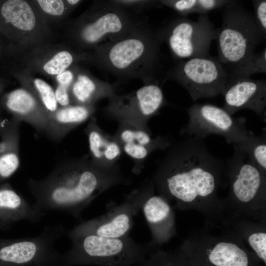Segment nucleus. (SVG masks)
Segmentation results:
<instances>
[{
  "instance_id": "nucleus-1",
  "label": "nucleus",
  "mask_w": 266,
  "mask_h": 266,
  "mask_svg": "<svg viewBox=\"0 0 266 266\" xmlns=\"http://www.w3.org/2000/svg\"><path fill=\"white\" fill-rule=\"evenodd\" d=\"M182 136L170 143L151 179L158 194L173 209L200 213L203 228L213 230L224 214L218 191L228 186L226 162L209 152L204 139Z\"/></svg>"
},
{
  "instance_id": "nucleus-2",
  "label": "nucleus",
  "mask_w": 266,
  "mask_h": 266,
  "mask_svg": "<svg viewBox=\"0 0 266 266\" xmlns=\"http://www.w3.org/2000/svg\"><path fill=\"white\" fill-rule=\"evenodd\" d=\"M129 182L117 165L101 166L86 155L60 162L46 177L30 178L27 185L34 198L33 205L44 216L48 211H59L79 218L102 193Z\"/></svg>"
},
{
  "instance_id": "nucleus-3",
  "label": "nucleus",
  "mask_w": 266,
  "mask_h": 266,
  "mask_svg": "<svg viewBox=\"0 0 266 266\" xmlns=\"http://www.w3.org/2000/svg\"><path fill=\"white\" fill-rule=\"evenodd\" d=\"M233 147V156L226 161L229 189L223 198L224 216L266 221V175L243 149Z\"/></svg>"
},
{
  "instance_id": "nucleus-4",
  "label": "nucleus",
  "mask_w": 266,
  "mask_h": 266,
  "mask_svg": "<svg viewBox=\"0 0 266 266\" xmlns=\"http://www.w3.org/2000/svg\"><path fill=\"white\" fill-rule=\"evenodd\" d=\"M67 236L71 246L60 254V266H132L140 264L154 251L149 242L139 243L129 236L111 238L90 233Z\"/></svg>"
},
{
  "instance_id": "nucleus-5",
  "label": "nucleus",
  "mask_w": 266,
  "mask_h": 266,
  "mask_svg": "<svg viewBox=\"0 0 266 266\" xmlns=\"http://www.w3.org/2000/svg\"><path fill=\"white\" fill-rule=\"evenodd\" d=\"M213 233L203 227L179 247L191 266H265L237 237L224 231Z\"/></svg>"
},
{
  "instance_id": "nucleus-6",
  "label": "nucleus",
  "mask_w": 266,
  "mask_h": 266,
  "mask_svg": "<svg viewBox=\"0 0 266 266\" xmlns=\"http://www.w3.org/2000/svg\"><path fill=\"white\" fill-rule=\"evenodd\" d=\"M264 38L253 14L240 2L232 0L224 6L222 26L216 38L217 58L224 66H234L245 62Z\"/></svg>"
},
{
  "instance_id": "nucleus-7",
  "label": "nucleus",
  "mask_w": 266,
  "mask_h": 266,
  "mask_svg": "<svg viewBox=\"0 0 266 266\" xmlns=\"http://www.w3.org/2000/svg\"><path fill=\"white\" fill-rule=\"evenodd\" d=\"M134 29L104 44V68L121 75H152L157 66L161 40L158 33Z\"/></svg>"
},
{
  "instance_id": "nucleus-8",
  "label": "nucleus",
  "mask_w": 266,
  "mask_h": 266,
  "mask_svg": "<svg viewBox=\"0 0 266 266\" xmlns=\"http://www.w3.org/2000/svg\"><path fill=\"white\" fill-rule=\"evenodd\" d=\"M155 192L152 179H146L121 203L110 205L104 214L82 221L67 232V235L90 233L111 238L128 236L133 225L134 217L142 209L146 199Z\"/></svg>"
},
{
  "instance_id": "nucleus-9",
  "label": "nucleus",
  "mask_w": 266,
  "mask_h": 266,
  "mask_svg": "<svg viewBox=\"0 0 266 266\" xmlns=\"http://www.w3.org/2000/svg\"><path fill=\"white\" fill-rule=\"evenodd\" d=\"M187 110L188 121L181 130V135L204 139L217 134L228 144L239 145L254 134L247 128L245 117H234L214 104L195 103Z\"/></svg>"
},
{
  "instance_id": "nucleus-10",
  "label": "nucleus",
  "mask_w": 266,
  "mask_h": 266,
  "mask_svg": "<svg viewBox=\"0 0 266 266\" xmlns=\"http://www.w3.org/2000/svg\"><path fill=\"white\" fill-rule=\"evenodd\" d=\"M167 76L181 85L194 101L223 95L229 82L224 66L210 56L180 61Z\"/></svg>"
},
{
  "instance_id": "nucleus-11",
  "label": "nucleus",
  "mask_w": 266,
  "mask_h": 266,
  "mask_svg": "<svg viewBox=\"0 0 266 266\" xmlns=\"http://www.w3.org/2000/svg\"><path fill=\"white\" fill-rule=\"evenodd\" d=\"M65 233L59 224L45 227L36 236L0 239V266L58 265L60 254L54 245Z\"/></svg>"
},
{
  "instance_id": "nucleus-12",
  "label": "nucleus",
  "mask_w": 266,
  "mask_h": 266,
  "mask_svg": "<svg viewBox=\"0 0 266 266\" xmlns=\"http://www.w3.org/2000/svg\"><path fill=\"white\" fill-rule=\"evenodd\" d=\"M218 31L207 14H200L197 21L176 18L158 34L161 41H166L174 57L188 59L210 56V47Z\"/></svg>"
},
{
  "instance_id": "nucleus-13",
  "label": "nucleus",
  "mask_w": 266,
  "mask_h": 266,
  "mask_svg": "<svg viewBox=\"0 0 266 266\" xmlns=\"http://www.w3.org/2000/svg\"><path fill=\"white\" fill-rule=\"evenodd\" d=\"M114 137L122 150L134 161L133 172L135 174L141 172L144 161L151 152L157 149L165 150L170 143L162 136L153 138L148 127L127 123H120Z\"/></svg>"
},
{
  "instance_id": "nucleus-14",
  "label": "nucleus",
  "mask_w": 266,
  "mask_h": 266,
  "mask_svg": "<svg viewBox=\"0 0 266 266\" xmlns=\"http://www.w3.org/2000/svg\"><path fill=\"white\" fill-rule=\"evenodd\" d=\"M223 108L230 115L241 109H249L265 120L266 82L249 77L238 78L228 83L223 94Z\"/></svg>"
},
{
  "instance_id": "nucleus-15",
  "label": "nucleus",
  "mask_w": 266,
  "mask_h": 266,
  "mask_svg": "<svg viewBox=\"0 0 266 266\" xmlns=\"http://www.w3.org/2000/svg\"><path fill=\"white\" fill-rule=\"evenodd\" d=\"M155 193L146 199L141 209L151 234L149 243L154 250L177 235L174 209L166 199Z\"/></svg>"
},
{
  "instance_id": "nucleus-16",
  "label": "nucleus",
  "mask_w": 266,
  "mask_h": 266,
  "mask_svg": "<svg viewBox=\"0 0 266 266\" xmlns=\"http://www.w3.org/2000/svg\"><path fill=\"white\" fill-rule=\"evenodd\" d=\"M125 107H119L120 123L147 127L149 119L157 114L165 102L163 92L157 82H151L138 89L129 98Z\"/></svg>"
},
{
  "instance_id": "nucleus-17",
  "label": "nucleus",
  "mask_w": 266,
  "mask_h": 266,
  "mask_svg": "<svg viewBox=\"0 0 266 266\" xmlns=\"http://www.w3.org/2000/svg\"><path fill=\"white\" fill-rule=\"evenodd\" d=\"M215 229L230 233L240 240L266 265V221L223 216Z\"/></svg>"
},
{
  "instance_id": "nucleus-18",
  "label": "nucleus",
  "mask_w": 266,
  "mask_h": 266,
  "mask_svg": "<svg viewBox=\"0 0 266 266\" xmlns=\"http://www.w3.org/2000/svg\"><path fill=\"white\" fill-rule=\"evenodd\" d=\"M44 216L10 186L0 188V227L23 220L35 224Z\"/></svg>"
},
{
  "instance_id": "nucleus-19",
  "label": "nucleus",
  "mask_w": 266,
  "mask_h": 266,
  "mask_svg": "<svg viewBox=\"0 0 266 266\" xmlns=\"http://www.w3.org/2000/svg\"><path fill=\"white\" fill-rule=\"evenodd\" d=\"M89 144V156L97 165L106 167L116 165L122 149L114 137L106 134L92 116L85 130Z\"/></svg>"
},
{
  "instance_id": "nucleus-20",
  "label": "nucleus",
  "mask_w": 266,
  "mask_h": 266,
  "mask_svg": "<svg viewBox=\"0 0 266 266\" xmlns=\"http://www.w3.org/2000/svg\"><path fill=\"white\" fill-rule=\"evenodd\" d=\"M6 105L15 115V120L25 122L38 132H45L48 117L40 109L35 99L24 89H17L7 97Z\"/></svg>"
},
{
  "instance_id": "nucleus-21",
  "label": "nucleus",
  "mask_w": 266,
  "mask_h": 266,
  "mask_svg": "<svg viewBox=\"0 0 266 266\" xmlns=\"http://www.w3.org/2000/svg\"><path fill=\"white\" fill-rule=\"evenodd\" d=\"M93 108L84 105L57 110L49 118L45 133L54 141L61 140L70 131L91 116Z\"/></svg>"
},
{
  "instance_id": "nucleus-22",
  "label": "nucleus",
  "mask_w": 266,
  "mask_h": 266,
  "mask_svg": "<svg viewBox=\"0 0 266 266\" xmlns=\"http://www.w3.org/2000/svg\"><path fill=\"white\" fill-rule=\"evenodd\" d=\"M1 13L8 22L20 30L31 31L35 25L33 11L24 0H7L1 7Z\"/></svg>"
},
{
  "instance_id": "nucleus-23",
  "label": "nucleus",
  "mask_w": 266,
  "mask_h": 266,
  "mask_svg": "<svg viewBox=\"0 0 266 266\" xmlns=\"http://www.w3.org/2000/svg\"><path fill=\"white\" fill-rule=\"evenodd\" d=\"M229 82L233 80L249 77L253 74L266 72V48L254 53L244 63L232 66H225Z\"/></svg>"
},
{
  "instance_id": "nucleus-24",
  "label": "nucleus",
  "mask_w": 266,
  "mask_h": 266,
  "mask_svg": "<svg viewBox=\"0 0 266 266\" xmlns=\"http://www.w3.org/2000/svg\"><path fill=\"white\" fill-rule=\"evenodd\" d=\"M139 266H191L186 256L179 249L151 251Z\"/></svg>"
},
{
  "instance_id": "nucleus-25",
  "label": "nucleus",
  "mask_w": 266,
  "mask_h": 266,
  "mask_svg": "<svg viewBox=\"0 0 266 266\" xmlns=\"http://www.w3.org/2000/svg\"><path fill=\"white\" fill-rule=\"evenodd\" d=\"M248 154L260 170L266 175V133L251 135L246 141L237 145Z\"/></svg>"
},
{
  "instance_id": "nucleus-26",
  "label": "nucleus",
  "mask_w": 266,
  "mask_h": 266,
  "mask_svg": "<svg viewBox=\"0 0 266 266\" xmlns=\"http://www.w3.org/2000/svg\"><path fill=\"white\" fill-rule=\"evenodd\" d=\"M72 92L76 100L81 103L89 102L98 93L97 84L89 77L80 75L73 85Z\"/></svg>"
},
{
  "instance_id": "nucleus-27",
  "label": "nucleus",
  "mask_w": 266,
  "mask_h": 266,
  "mask_svg": "<svg viewBox=\"0 0 266 266\" xmlns=\"http://www.w3.org/2000/svg\"><path fill=\"white\" fill-rule=\"evenodd\" d=\"M34 83L42 102L48 111L49 118L57 110V101L55 92L51 86L42 80L36 79Z\"/></svg>"
},
{
  "instance_id": "nucleus-28",
  "label": "nucleus",
  "mask_w": 266,
  "mask_h": 266,
  "mask_svg": "<svg viewBox=\"0 0 266 266\" xmlns=\"http://www.w3.org/2000/svg\"><path fill=\"white\" fill-rule=\"evenodd\" d=\"M20 165L19 151L8 152L0 155V179L10 177Z\"/></svg>"
},
{
  "instance_id": "nucleus-29",
  "label": "nucleus",
  "mask_w": 266,
  "mask_h": 266,
  "mask_svg": "<svg viewBox=\"0 0 266 266\" xmlns=\"http://www.w3.org/2000/svg\"><path fill=\"white\" fill-rule=\"evenodd\" d=\"M71 55L67 51L56 54L53 58L45 64L44 69L50 74H57L63 72L72 62Z\"/></svg>"
},
{
  "instance_id": "nucleus-30",
  "label": "nucleus",
  "mask_w": 266,
  "mask_h": 266,
  "mask_svg": "<svg viewBox=\"0 0 266 266\" xmlns=\"http://www.w3.org/2000/svg\"><path fill=\"white\" fill-rule=\"evenodd\" d=\"M20 122L16 120H13L9 130L0 142V155L10 151H19V127Z\"/></svg>"
},
{
  "instance_id": "nucleus-31",
  "label": "nucleus",
  "mask_w": 266,
  "mask_h": 266,
  "mask_svg": "<svg viewBox=\"0 0 266 266\" xmlns=\"http://www.w3.org/2000/svg\"><path fill=\"white\" fill-rule=\"evenodd\" d=\"M161 3L176 10L183 17L198 13V0H162Z\"/></svg>"
},
{
  "instance_id": "nucleus-32",
  "label": "nucleus",
  "mask_w": 266,
  "mask_h": 266,
  "mask_svg": "<svg viewBox=\"0 0 266 266\" xmlns=\"http://www.w3.org/2000/svg\"><path fill=\"white\" fill-rule=\"evenodd\" d=\"M254 7L253 17L263 36L266 37V0H252Z\"/></svg>"
},
{
  "instance_id": "nucleus-33",
  "label": "nucleus",
  "mask_w": 266,
  "mask_h": 266,
  "mask_svg": "<svg viewBox=\"0 0 266 266\" xmlns=\"http://www.w3.org/2000/svg\"><path fill=\"white\" fill-rule=\"evenodd\" d=\"M43 11L52 15H61L64 11L63 1L61 0H38Z\"/></svg>"
},
{
  "instance_id": "nucleus-34",
  "label": "nucleus",
  "mask_w": 266,
  "mask_h": 266,
  "mask_svg": "<svg viewBox=\"0 0 266 266\" xmlns=\"http://www.w3.org/2000/svg\"><path fill=\"white\" fill-rule=\"evenodd\" d=\"M232 0H198V14H207L213 10L224 7Z\"/></svg>"
},
{
  "instance_id": "nucleus-35",
  "label": "nucleus",
  "mask_w": 266,
  "mask_h": 266,
  "mask_svg": "<svg viewBox=\"0 0 266 266\" xmlns=\"http://www.w3.org/2000/svg\"><path fill=\"white\" fill-rule=\"evenodd\" d=\"M67 89V87L59 85L55 92L57 101L64 106L67 105L69 103Z\"/></svg>"
},
{
  "instance_id": "nucleus-36",
  "label": "nucleus",
  "mask_w": 266,
  "mask_h": 266,
  "mask_svg": "<svg viewBox=\"0 0 266 266\" xmlns=\"http://www.w3.org/2000/svg\"><path fill=\"white\" fill-rule=\"evenodd\" d=\"M57 79L59 85L68 87L73 80V75L70 71H65L59 74Z\"/></svg>"
},
{
  "instance_id": "nucleus-37",
  "label": "nucleus",
  "mask_w": 266,
  "mask_h": 266,
  "mask_svg": "<svg viewBox=\"0 0 266 266\" xmlns=\"http://www.w3.org/2000/svg\"><path fill=\"white\" fill-rule=\"evenodd\" d=\"M79 1L78 0H68L67 2L71 4H75L77 3Z\"/></svg>"
},
{
  "instance_id": "nucleus-38",
  "label": "nucleus",
  "mask_w": 266,
  "mask_h": 266,
  "mask_svg": "<svg viewBox=\"0 0 266 266\" xmlns=\"http://www.w3.org/2000/svg\"><path fill=\"white\" fill-rule=\"evenodd\" d=\"M38 266H60L57 264H49V265H45Z\"/></svg>"
}]
</instances>
